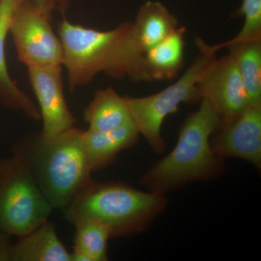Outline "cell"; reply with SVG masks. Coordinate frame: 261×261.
Segmentation results:
<instances>
[{"label":"cell","instance_id":"15","mask_svg":"<svg viewBox=\"0 0 261 261\" xmlns=\"http://www.w3.org/2000/svg\"><path fill=\"white\" fill-rule=\"evenodd\" d=\"M84 119L89 130L106 132L132 121L126 97H121L112 87L98 90L84 111Z\"/></svg>","mask_w":261,"mask_h":261},{"label":"cell","instance_id":"11","mask_svg":"<svg viewBox=\"0 0 261 261\" xmlns=\"http://www.w3.org/2000/svg\"><path fill=\"white\" fill-rule=\"evenodd\" d=\"M27 0H0V97L8 108L20 110L39 121L40 112L27 94L10 78L5 56V44L15 12Z\"/></svg>","mask_w":261,"mask_h":261},{"label":"cell","instance_id":"6","mask_svg":"<svg viewBox=\"0 0 261 261\" xmlns=\"http://www.w3.org/2000/svg\"><path fill=\"white\" fill-rule=\"evenodd\" d=\"M53 209L20 159L0 161L1 232L21 238L46 222Z\"/></svg>","mask_w":261,"mask_h":261},{"label":"cell","instance_id":"4","mask_svg":"<svg viewBox=\"0 0 261 261\" xmlns=\"http://www.w3.org/2000/svg\"><path fill=\"white\" fill-rule=\"evenodd\" d=\"M167 205L164 194L140 191L122 182L91 179L63 211L71 224L96 221L113 238L143 232Z\"/></svg>","mask_w":261,"mask_h":261},{"label":"cell","instance_id":"9","mask_svg":"<svg viewBox=\"0 0 261 261\" xmlns=\"http://www.w3.org/2000/svg\"><path fill=\"white\" fill-rule=\"evenodd\" d=\"M215 153L221 159L237 158L261 168V105L248 106L241 113L221 120L211 137Z\"/></svg>","mask_w":261,"mask_h":261},{"label":"cell","instance_id":"16","mask_svg":"<svg viewBox=\"0 0 261 261\" xmlns=\"http://www.w3.org/2000/svg\"><path fill=\"white\" fill-rule=\"evenodd\" d=\"M186 29L178 27L167 37L145 53L152 80H171L184 64Z\"/></svg>","mask_w":261,"mask_h":261},{"label":"cell","instance_id":"20","mask_svg":"<svg viewBox=\"0 0 261 261\" xmlns=\"http://www.w3.org/2000/svg\"><path fill=\"white\" fill-rule=\"evenodd\" d=\"M34 3L41 9L51 14L53 11H58L62 14H64L65 12L70 6L72 0H34Z\"/></svg>","mask_w":261,"mask_h":261},{"label":"cell","instance_id":"14","mask_svg":"<svg viewBox=\"0 0 261 261\" xmlns=\"http://www.w3.org/2000/svg\"><path fill=\"white\" fill-rule=\"evenodd\" d=\"M132 25L136 42L144 55L178 27L176 16L161 2L152 0L141 5Z\"/></svg>","mask_w":261,"mask_h":261},{"label":"cell","instance_id":"2","mask_svg":"<svg viewBox=\"0 0 261 261\" xmlns=\"http://www.w3.org/2000/svg\"><path fill=\"white\" fill-rule=\"evenodd\" d=\"M219 115L202 99L197 111L184 122L177 143L141 178L149 191L166 195L192 182L210 181L225 171L224 160L215 153L211 137L221 123Z\"/></svg>","mask_w":261,"mask_h":261},{"label":"cell","instance_id":"18","mask_svg":"<svg viewBox=\"0 0 261 261\" xmlns=\"http://www.w3.org/2000/svg\"><path fill=\"white\" fill-rule=\"evenodd\" d=\"M74 246L71 261L108 260V243L111 233L106 226L94 221L75 223Z\"/></svg>","mask_w":261,"mask_h":261},{"label":"cell","instance_id":"1","mask_svg":"<svg viewBox=\"0 0 261 261\" xmlns=\"http://www.w3.org/2000/svg\"><path fill=\"white\" fill-rule=\"evenodd\" d=\"M58 33L70 92L89 83L99 73L118 80L152 82L130 22L103 32L70 23L64 18L58 25Z\"/></svg>","mask_w":261,"mask_h":261},{"label":"cell","instance_id":"5","mask_svg":"<svg viewBox=\"0 0 261 261\" xmlns=\"http://www.w3.org/2000/svg\"><path fill=\"white\" fill-rule=\"evenodd\" d=\"M195 43L200 54L175 83L152 95L126 97L134 124L156 154H162L166 149V142L161 134L164 120L176 113L181 103L200 101L197 83L216 58V53L200 37H196Z\"/></svg>","mask_w":261,"mask_h":261},{"label":"cell","instance_id":"12","mask_svg":"<svg viewBox=\"0 0 261 261\" xmlns=\"http://www.w3.org/2000/svg\"><path fill=\"white\" fill-rule=\"evenodd\" d=\"M140 135L133 122L106 132L84 130V150L92 171L112 163L120 152L137 143Z\"/></svg>","mask_w":261,"mask_h":261},{"label":"cell","instance_id":"7","mask_svg":"<svg viewBox=\"0 0 261 261\" xmlns=\"http://www.w3.org/2000/svg\"><path fill=\"white\" fill-rule=\"evenodd\" d=\"M50 18L34 0L24 2L15 12L10 32L19 61L28 68L63 65V45L53 32Z\"/></svg>","mask_w":261,"mask_h":261},{"label":"cell","instance_id":"19","mask_svg":"<svg viewBox=\"0 0 261 261\" xmlns=\"http://www.w3.org/2000/svg\"><path fill=\"white\" fill-rule=\"evenodd\" d=\"M234 15L243 17V28L236 37L221 44L211 45L215 53L233 44L261 39V0H243Z\"/></svg>","mask_w":261,"mask_h":261},{"label":"cell","instance_id":"10","mask_svg":"<svg viewBox=\"0 0 261 261\" xmlns=\"http://www.w3.org/2000/svg\"><path fill=\"white\" fill-rule=\"evenodd\" d=\"M33 90L43 120L41 136L49 139L74 127L75 118L63 94L62 65L29 67Z\"/></svg>","mask_w":261,"mask_h":261},{"label":"cell","instance_id":"21","mask_svg":"<svg viewBox=\"0 0 261 261\" xmlns=\"http://www.w3.org/2000/svg\"><path fill=\"white\" fill-rule=\"evenodd\" d=\"M8 235L0 231V261H9L10 247Z\"/></svg>","mask_w":261,"mask_h":261},{"label":"cell","instance_id":"13","mask_svg":"<svg viewBox=\"0 0 261 261\" xmlns=\"http://www.w3.org/2000/svg\"><path fill=\"white\" fill-rule=\"evenodd\" d=\"M10 261H71L58 238L54 224L47 221L10 247Z\"/></svg>","mask_w":261,"mask_h":261},{"label":"cell","instance_id":"17","mask_svg":"<svg viewBox=\"0 0 261 261\" xmlns=\"http://www.w3.org/2000/svg\"><path fill=\"white\" fill-rule=\"evenodd\" d=\"M232 55L246 90L250 106L261 105V39L226 47Z\"/></svg>","mask_w":261,"mask_h":261},{"label":"cell","instance_id":"3","mask_svg":"<svg viewBox=\"0 0 261 261\" xmlns=\"http://www.w3.org/2000/svg\"><path fill=\"white\" fill-rule=\"evenodd\" d=\"M83 136L84 130L73 127L53 138L38 136L13 149L53 208L64 211L92 179Z\"/></svg>","mask_w":261,"mask_h":261},{"label":"cell","instance_id":"8","mask_svg":"<svg viewBox=\"0 0 261 261\" xmlns=\"http://www.w3.org/2000/svg\"><path fill=\"white\" fill-rule=\"evenodd\" d=\"M200 100L205 99L221 120L241 113L248 106L245 86L236 61L231 53L214 58L202 73L197 85Z\"/></svg>","mask_w":261,"mask_h":261}]
</instances>
